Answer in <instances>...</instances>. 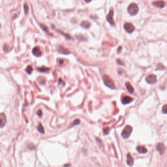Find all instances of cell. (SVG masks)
Masks as SVG:
<instances>
[{
  "instance_id": "obj_22",
  "label": "cell",
  "mask_w": 167,
  "mask_h": 167,
  "mask_svg": "<svg viewBox=\"0 0 167 167\" xmlns=\"http://www.w3.org/2000/svg\"><path fill=\"white\" fill-rule=\"evenodd\" d=\"M57 31H58V32H59V33H60L61 34H62V35H63L64 36L67 38V39H71V36H70L69 35V34H67V33H64L63 32H62V31H60V30H57Z\"/></svg>"
},
{
  "instance_id": "obj_7",
  "label": "cell",
  "mask_w": 167,
  "mask_h": 167,
  "mask_svg": "<svg viewBox=\"0 0 167 167\" xmlns=\"http://www.w3.org/2000/svg\"><path fill=\"white\" fill-rule=\"evenodd\" d=\"M58 52L63 54H70V51L66 48L63 47L62 45H60L57 48Z\"/></svg>"
},
{
  "instance_id": "obj_10",
  "label": "cell",
  "mask_w": 167,
  "mask_h": 167,
  "mask_svg": "<svg viewBox=\"0 0 167 167\" xmlns=\"http://www.w3.org/2000/svg\"><path fill=\"white\" fill-rule=\"evenodd\" d=\"M0 121H1V127H3L6 123V117L4 113H2L0 115Z\"/></svg>"
},
{
  "instance_id": "obj_32",
  "label": "cell",
  "mask_w": 167,
  "mask_h": 167,
  "mask_svg": "<svg viewBox=\"0 0 167 167\" xmlns=\"http://www.w3.org/2000/svg\"><path fill=\"white\" fill-rule=\"evenodd\" d=\"M85 2L86 3H90V2H91L92 0H84Z\"/></svg>"
},
{
  "instance_id": "obj_14",
  "label": "cell",
  "mask_w": 167,
  "mask_h": 167,
  "mask_svg": "<svg viewBox=\"0 0 167 167\" xmlns=\"http://www.w3.org/2000/svg\"><path fill=\"white\" fill-rule=\"evenodd\" d=\"M125 86L126 87L127 91L129 92V93H130V94H132L134 92V88L131 85V84L129 82H127L125 83Z\"/></svg>"
},
{
  "instance_id": "obj_15",
  "label": "cell",
  "mask_w": 167,
  "mask_h": 167,
  "mask_svg": "<svg viewBox=\"0 0 167 167\" xmlns=\"http://www.w3.org/2000/svg\"><path fill=\"white\" fill-rule=\"evenodd\" d=\"M137 150L140 153H146L147 152V149L144 146H138Z\"/></svg>"
},
{
  "instance_id": "obj_17",
  "label": "cell",
  "mask_w": 167,
  "mask_h": 167,
  "mask_svg": "<svg viewBox=\"0 0 167 167\" xmlns=\"http://www.w3.org/2000/svg\"><path fill=\"white\" fill-rule=\"evenodd\" d=\"M37 70L39 71H40V72L46 73V72H48L50 70V69L49 68H47V67H46L45 66H43L41 68H38Z\"/></svg>"
},
{
  "instance_id": "obj_30",
  "label": "cell",
  "mask_w": 167,
  "mask_h": 167,
  "mask_svg": "<svg viewBox=\"0 0 167 167\" xmlns=\"http://www.w3.org/2000/svg\"><path fill=\"white\" fill-rule=\"evenodd\" d=\"M121 50H122V47H121V46L119 47V48H118V53H121Z\"/></svg>"
},
{
  "instance_id": "obj_26",
  "label": "cell",
  "mask_w": 167,
  "mask_h": 167,
  "mask_svg": "<svg viewBox=\"0 0 167 167\" xmlns=\"http://www.w3.org/2000/svg\"><path fill=\"white\" fill-rule=\"evenodd\" d=\"M110 131V128L109 127L105 128L103 129V133L104 135H107L109 133V132Z\"/></svg>"
},
{
  "instance_id": "obj_23",
  "label": "cell",
  "mask_w": 167,
  "mask_h": 167,
  "mask_svg": "<svg viewBox=\"0 0 167 167\" xmlns=\"http://www.w3.org/2000/svg\"><path fill=\"white\" fill-rule=\"evenodd\" d=\"M165 69V67L161 63H159L157 66V68H156V70H164Z\"/></svg>"
},
{
  "instance_id": "obj_27",
  "label": "cell",
  "mask_w": 167,
  "mask_h": 167,
  "mask_svg": "<svg viewBox=\"0 0 167 167\" xmlns=\"http://www.w3.org/2000/svg\"><path fill=\"white\" fill-rule=\"evenodd\" d=\"M8 46L7 45H5L4 46V48H3V50H4V51H5V52H7L8 51L7 50L8 49Z\"/></svg>"
},
{
  "instance_id": "obj_5",
  "label": "cell",
  "mask_w": 167,
  "mask_h": 167,
  "mask_svg": "<svg viewBox=\"0 0 167 167\" xmlns=\"http://www.w3.org/2000/svg\"><path fill=\"white\" fill-rule=\"evenodd\" d=\"M146 80L147 82L148 83H149V84H154V83H155L156 82L157 78H156V76L155 75H150L146 78Z\"/></svg>"
},
{
  "instance_id": "obj_4",
  "label": "cell",
  "mask_w": 167,
  "mask_h": 167,
  "mask_svg": "<svg viewBox=\"0 0 167 167\" xmlns=\"http://www.w3.org/2000/svg\"><path fill=\"white\" fill-rule=\"evenodd\" d=\"M124 29L128 33H131L135 30L134 26L130 23H125L124 25Z\"/></svg>"
},
{
  "instance_id": "obj_31",
  "label": "cell",
  "mask_w": 167,
  "mask_h": 167,
  "mask_svg": "<svg viewBox=\"0 0 167 167\" xmlns=\"http://www.w3.org/2000/svg\"><path fill=\"white\" fill-rule=\"evenodd\" d=\"M63 62H64V60H62V59H60V60H59V63L60 64H62L63 63Z\"/></svg>"
},
{
  "instance_id": "obj_1",
  "label": "cell",
  "mask_w": 167,
  "mask_h": 167,
  "mask_svg": "<svg viewBox=\"0 0 167 167\" xmlns=\"http://www.w3.org/2000/svg\"><path fill=\"white\" fill-rule=\"evenodd\" d=\"M102 79L105 85L111 89H115V83L113 79L108 75H105L102 77Z\"/></svg>"
},
{
  "instance_id": "obj_8",
  "label": "cell",
  "mask_w": 167,
  "mask_h": 167,
  "mask_svg": "<svg viewBox=\"0 0 167 167\" xmlns=\"http://www.w3.org/2000/svg\"><path fill=\"white\" fill-rule=\"evenodd\" d=\"M32 53L34 56L36 57H39L42 54V52L41 51L40 48L37 47H35L34 48L32 49Z\"/></svg>"
},
{
  "instance_id": "obj_21",
  "label": "cell",
  "mask_w": 167,
  "mask_h": 167,
  "mask_svg": "<svg viewBox=\"0 0 167 167\" xmlns=\"http://www.w3.org/2000/svg\"><path fill=\"white\" fill-rule=\"evenodd\" d=\"M24 12L25 14H27L29 11V7L27 4H24Z\"/></svg>"
},
{
  "instance_id": "obj_9",
  "label": "cell",
  "mask_w": 167,
  "mask_h": 167,
  "mask_svg": "<svg viewBox=\"0 0 167 167\" xmlns=\"http://www.w3.org/2000/svg\"><path fill=\"white\" fill-rule=\"evenodd\" d=\"M156 149L158 151H159L161 154H163L165 152L166 147L163 143H159L156 146Z\"/></svg>"
},
{
  "instance_id": "obj_19",
  "label": "cell",
  "mask_w": 167,
  "mask_h": 167,
  "mask_svg": "<svg viewBox=\"0 0 167 167\" xmlns=\"http://www.w3.org/2000/svg\"><path fill=\"white\" fill-rule=\"evenodd\" d=\"M40 26L41 27V28L42 29V30H43L45 31H46L48 34H49L50 35H52V34L49 33V31L48 30V27H46L44 24H40Z\"/></svg>"
},
{
  "instance_id": "obj_12",
  "label": "cell",
  "mask_w": 167,
  "mask_h": 167,
  "mask_svg": "<svg viewBox=\"0 0 167 167\" xmlns=\"http://www.w3.org/2000/svg\"><path fill=\"white\" fill-rule=\"evenodd\" d=\"M133 100V99L132 98L126 96L123 98L122 100V102L124 104H126L130 103Z\"/></svg>"
},
{
  "instance_id": "obj_24",
  "label": "cell",
  "mask_w": 167,
  "mask_h": 167,
  "mask_svg": "<svg viewBox=\"0 0 167 167\" xmlns=\"http://www.w3.org/2000/svg\"><path fill=\"white\" fill-rule=\"evenodd\" d=\"M79 123H80V120H79V119H77V120H75V121L73 122V123L72 124V125H71V126L72 127V126H73L74 125H78L79 124Z\"/></svg>"
},
{
  "instance_id": "obj_29",
  "label": "cell",
  "mask_w": 167,
  "mask_h": 167,
  "mask_svg": "<svg viewBox=\"0 0 167 167\" xmlns=\"http://www.w3.org/2000/svg\"><path fill=\"white\" fill-rule=\"evenodd\" d=\"M36 114L39 116V117H41L42 115V111L41 110H39L36 113Z\"/></svg>"
},
{
  "instance_id": "obj_2",
  "label": "cell",
  "mask_w": 167,
  "mask_h": 167,
  "mask_svg": "<svg viewBox=\"0 0 167 167\" xmlns=\"http://www.w3.org/2000/svg\"><path fill=\"white\" fill-rule=\"evenodd\" d=\"M127 10L128 13L132 16L136 15L139 12V7L138 5L135 3L131 4L128 8Z\"/></svg>"
},
{
  "instance_id": "obj_33",
  "label": "cell",
  "mask_w": 167,
  "mask_h": 167,
  "mask_svg": "<svg viewBox=\"0 0 167 167\" xmlns=\"http://www.w3.org/2000/svg\"><path fill=\"white\" fill-rule=\"evenodd\" d=\"M70 165H65L64 166H70Z\"/></svg>"
},
{
  "instance_id": "obj_13",
  "label": "cell",
  "mask_w": 167,
  "mask_h": 167,
  "mask_svg": "<svg viewBox=\"0 0 167 167\" xmlns=\"http://www.w3.org/2000/svg\"><path fill=\"white\" fill-rule=\"evenodd\" d=\"M126 162H127V164L129 166H133V165L134 164V159H133V157L131 156V155L129 153H128L127 155Z\"/></svg>"
},
{
  "instance_id": "obj_11",
  "label": "cell",
  "mask_w": 167,
  "mask_h": 167,
  "mask_svg": "<svg viewBox=\"0 0 167 167\" xmlns=\"http://www.w3.org/2000/svg\"><path fill=\"white\" fill-rule=\"evenodd\" d=\"M153 6L159 8H163L165 5V3L163 1H159L152 3Z\"/></svg>"
},
{
  "instance_id": "obj_6",
  "label": "cell",
  "mask_w": 167,
  "mask_h": 167,
  "mask_svg": "<svg viewBox=\"0 0 167 167\" xmlns=\"http://www.w3.org/2000/svg\"><path fill=\"white\" fill-rule=\"evenodd\" d=\"M113 15H114V11L113 9H111L110 11L109 14L107 15L106 17V19L111 25H114L115 22L113 19Z\"/></svg>"
},
{
  "instance_id": "obj_20",
  "label": "cell",
  "mask_w": 167,
  "mask_h": 167,
  "mask_svg": "<svg viewBox=\"0 0 167 167\" xmlns=\"http://www.w3.org/2000/svg\"><path fill=\"white\" fill-rule=\"evenodd\" d=\"M33 68L31 66H28L26 69V71L28 74H29V75H30L31 73H32V72L33 71Z\"/></svg>"
},
{
  "instance_id": "obj_18",
  "label": "cell",
  "mask_w": 167,
  "mask_h": 167,
  "mask_svg": "<svg viewBox=\"0 0 167 167\" xmlns=\"http://www.w3.org/2000/svg\"><path fill=\"white\" fill-rule=\"evenodd\" d=\"M37 129L38 130V131L41 133H44V128L42 126V125L40 124L38 125L37 126Z\"/></svg>"
},
{
  "instance_id": "obj_28",
  "label": "cell",
  "mask_w": 167,
  "mask_h": 167,
  "mask_svg": "<svg viewBox=\"0 0 167 167\" xmlns=\"http://www.w3.org/2000/svg\"><path fill=\"white\" fill-rule=\"evenodd\" d=\"M117 62L119 65H124V63L120 60V59H118L117 61Z\"/></svg>"
},
{
  "instance_id": "obj_16",
  "label": "cell",
  "mask_w": 167,
  "mask_h": 167,
  "mask_svg": "<svg viewBox=\"0 0 167 167\" xmlns=\"http://www.w3.org/2000/svg\"><path fill=\"white\" fill-rule=\"evenodd\" d=\"M81 26L85 29H89L91 26V23L88 21H83L81 23Z\"/></svg>"
},
{
  "instance_id": "obj_3",
  "label": "cell",
  "mask_w": 167,
  "mask_h": 167,
  "mask_svg": "<svg viewBox=\"0 0 167 167\" xmlns=\"http://www.w3.org/2000/svg\"><path fill=\"white\" fill-rule=\"evenodd\" d=\"M132 127L130 125H126L122 132V136L124 139L128 138L131 134Z\"/></svg>"
},
{
  "instance_id": "obj_25",
  "label": "cell",
  "mask_w": 167,
  "mask_h": 167,
  "mask_svg": "<svg viewBox=\"0 0 167 167\" xmlns=\"http://www.w3.org/2000/svg\"><path fill=\"white\" fill-rule=\"evenodd\" d=\"M162 112L164 114L167 113V104L164 105L162 107Z\"/></svg>"
}]
</instances>
